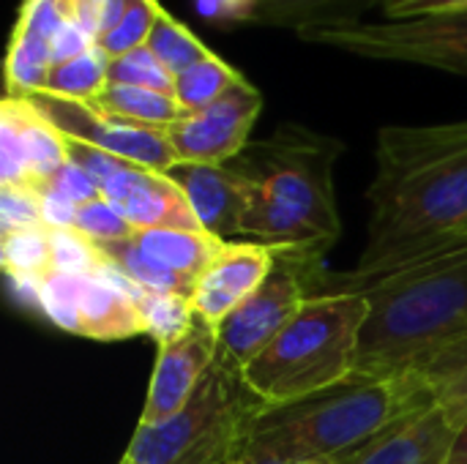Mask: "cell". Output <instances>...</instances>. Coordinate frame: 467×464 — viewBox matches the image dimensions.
Here are the masks:
<instances>
[{"mask_svg":"<svg viewBox=\"0 0 467 464\" xmlns=\"http://www.w3.org/2000/svg\"><path fill=\"white\" fill-rule=\"evenodd\" d=\"M320 293L369 298L356 377L408 372L467 336V227L375 268H323L312 284Z\"/></svg>","mask_w":467,"mask_h":464,"instance_id":"cell-1","label":"cell"},{"mask_svg":"<svg viewBox=\"0 0 467 464\" xmlns=\"http://www.w3.org/2000/svg\"><path fill=\"white\" fill-rule=\"evenodd\" d=\"M367 197L369 230L356 268L391 263L467 227V120L380 129Z\"/></svg>","mask_w":467,"mask_h":464,"instance_id":"cell-2","label":"cell"},{"mask_svg":"<svg viewBox=\"0 0 467 464\" xmlns=\"http://www.w3.org/2000/svg\"><path fill=\"white\" fill-rule=\"evenodd\" d=\"M419 372L356 377L285 407H263L241 443L238 462L348 464L402 421L435 407Z\"/></svg>","mask_w":467,"mask_h":464,"instance_id":"cell-3","label":"cell"},{"mask_svg":"<svg viewBox=\"0 0 467 464\" xmlns=\"http://www.w3.org/2000/svg\"><path fill=\"white\" fill-rule=\"evenodd\" d=\"M369 312L361 293L312 295L241 372L244 386L265 407H285L356 380Z\"/></svg>","mask_w":467,"mask_h":464,"instance_id":"cell-4","label":"cell"},{"mask_svg":"<svg viewBox=\"0 0 467 464\" xmlns=\"http://www.w3.org/2000/svg\"><path fill=\"white\" fill-rule=\"evenodd\" d=\"M342 150L345 145L328 134L282 123L268 139L249 142L227 167L331 249L342 232L334 194V164Z\"/></svg>","mask_w":467,"mask_h":464,"instance_id":"cell-5","label":"cell"},{"mask_svg":"<svg viewBox=\"0 0 467 464\" xmlns=\"http://www.w3.org/2000/svg\"><path fill=\"white\" fill-rule=\"evenodd\" d=\"M265 405L241 372L216 361L192 402L161 424H137L126 459L137 464H235L252 418Z\"/></svg>","mask_w":467,"mask_h":464,"instance_id":"cell-6","label":"cell"},{"mask_svg":"<svg viewBox=\"0 0 467 464\" xmlns=\"http://www.w3.org/2000/svg\"><path fill=\"white\" fill-rule=\"evenodd\" d=\"M306 44L383 63H413L467 74V11H446L413 19L339 22L304 30Z\"/></svg>","mask_w":467,"mask_h":464,"instance_id":"cell-7","label":"cell"},{"mask_svg":"<svg viewBox=\"0 0 467 464\" xmlns=\"http://www.w3.org/2000/svg\"><path fill=\"white\" fill-rule=\"evenodd\" d=\"M323 268V254L276 252L271 276L216 328L219 361L244 372L312 298L315 276Z\"/></svg>","mask_w":467,"mask_h":464,"instance_id":"cell-8","label":"cell"},{"mask_svg":"<svg viewBox=\"0 0 467 464\" xmlns=\"http://www.w3.org/2000/svg\"><path fill=\"white\" fill-rule=\"evenodd\" d=\"M22 98H27L38 109V115L68 139L93 145L156 172H167L172 164H178V153L164 129L137 126L101 112L90 101H74L47 90H36Z\"/></svg>","mask_w":467,"mask_h":464,"instance_id":"cell-9","label":"cell"},{"mask_svg":"<svg viewBox=\"0 0 467 464\" xmlns=\"http://www.w3.org/2000/svg\"><path fill=\"white\" fill-rule=\"evenodd\" d=\"M263 112V93L241 77L222 98L205 109L186 112L167 129L178 161L189 164H230L246 145Z\"/></svg>","mask_w":467,"mask_h":464,"instance_id":"cell-10","label":"cell"},{"mask_svg":"<svg viewBox=\"0 0 467 464\" xmlns=\"http://www.w3.org/2000/svg\"><path fill=\"white\" fill-rule=\"evenodd\" d=\"M219 361V331L197 317L181 339L159 347L140 424H161L178 416Z\"/></svg>","mask_w":467,"mask_h":464,"instance_id":"cell-11","label":"cell"},{"mask_svg":"<svg viewBox=\"0 0 467 464\" xmlns=\"http://www.w3.org/2000/svg\"><path fill=\"white\" fill-rule=\"evenodd\" d=\"M274 265L276 249L252 241H224L194 284V314L219 328L252 293H257V287L271 276Z\"/></svg>","mask_w":467,"mask_h":464,"instance_id":"cell-12","label":"cell"},{"mask_svg":"<svg viewBox=\"0 0 467 464\" xmlns=\"http://www.w3.org/2000/svg\"><path fill=\"white\" fill-rule=\"evenodd\" d=\"M0 183L33 186L66 164L63 134L27 98L5 96L0 107Z\"/></svg>","mask_w":467,"mask_h":464,"instance_id":"cell-13","label":"cell"},{"mask_svg":"<svg viewBox=\"0 0 467 464\" xmlns=\"http://www.w3.org/2000/svg\"><path fill=\"white\" fill-rule=\"evenodd\" d=\"M101 197L109 200L137 232L140 230H200L202 232L183 189L167 172L129 164L101 189Z\"/></svg>","mask_w":467,"mask_h":464,"instance_id":"cell-14","label":"cell"},{"mask_svg":"<svg viewBox=\"0 0 467 464\" xmlns=\"http://www.w3.org/2000/svg\"><path fill=\"white\" fill-rule=\"evenodd\" d=\"M66 14L60 0H22L11 30L5 55V96L22 98L44 90L49 68L55 66L52 44Z\"/></svg>","mask_w":467,"mask_h":464,"instance_id":"cell-15","label":"cell"},{"mask_svg":"<svg viewBox=\"0 0 467 464\" xmlns=\"http://www.w3.org/2000/svg\"><path fill=\"white\" fill-rule=\"evenodd\" d=\"M167 175L183 189L202 232L219 241L241 238V219L249 200L246 180L227 164H189L178 161Z\"/></svg>","mask_w":467,"mask_h":464,"instance_id":"cell-16","label":"cell"},{"mask_svg":"<svg viewBox=\"0 0 467 464\" xmlns=\"http://www.w3.org/2000/svg\"><path fill=\"white\" fill-rule=\"evenodd\" d=\"M140 293L142 290L109 265L99 276H79L74 334L96 342H120L145 334L137 306Z\"/></svg>","mask_w":467,"mask_h":464,"instance_id":"cell-17","label":"cell"},{"mask_svg":"<svg viewBox=\"0 0 467 464\" xmlns=\"http://www.w3.org/2000/svg\"><path fill=\"white\" fill-rule=\"evenodd\" d=\"M457 429L446 407L435 405L394 427L348 464H446Z\"/></svg>","mask_w":467,"mask_h":464,"instance_id":"cell-18","label":"cell"},{"mask_svg":"<svg viewBox=\"0 0 467 464\" xmlns=\"http://www.w3.org/2000/svg\"><path fill=\"white\" fill-rule=\"evenodd\" d=\"M386 0H249V25L290 27L298 36L312 27L356 22L367 8Z\"/></svg>","mask_w":467,"mask_h":464,"instance_id":"cell-19","label":"cell"},{"mask_svg":"<svg viewBox=\"0 0 467 464\" xmlns=\"http://www.w3.org/2000/svg\"><path fill=\"white\" fill-rule=\"evenodd\" d=\"M134 241L156 265L192 284H197L200 273L224 243L200 230H140Z\"/></svg>","mask_w":467,"mask_h":464,"instance_id":"cell-20","label":"cell"},{"mask_svg":"<svg viewBox=\"0 0 467 464\" xmlns=\"http://www.w3.org/2000/svg\"><path fill=\"white\" fill-rule=\"evenodd\" d=\"M90 104L112 118H120L137 126L164 129V131L186 115L181 101L170 93L134 88V85H118V82H107V88Z\"/></svg>","mask_w":467,"mask_h":464,"instance_id":"cell-21","label":"cell"},{"mask_svg":"<svg viewBox=\"0 0 467 464\" xmlns=\"http://www.w3.org/2000/svg\"><path fill=\"white\" fill-rule=\"evenodd\" d=\"M413 372L430 386L435 402L462 427L467 421V336L424 358Z\"/></svg>","mask_w":467,"mask_h":464,"instance_id":"cell-22","label":"cell"},{"mask_svg":"<svg viewBox=\"0 0 467 464\" xmlns=\"http://www.w3.org/2000/svg\"><path fill=\"white\" fill-rule=\"evenodd\" d=\"M109 82V57L93 46L85 55L60 60L49 68L47 93L63 96V98H74V101H93Z\"/></svg>","mask_w":467,"mask_h":464,"instance_id":"cell-23","label":"cell"},{"mask_svg":"<svg viewBox=\"0 0 467 464\" xmlns=\"http://www.w3.org/2000/svg\"><path fill=\"white\" fill-rule=\"evenodd\" d=\"M241 77L244 74L238 68H233L216 52H211L208 57H202L200 63L189 66L175 77V98L186 112H197L222 98Z\"/></svg>","mask_w":467,"mask_h":464,"instance_id":"cell-24","label":"cell"},{"mask_svg":"<svg viewBox=\"0 0 467 464\" xmlns=\"http://www.w3.org/2000/svg\"><path fill=\"white\" fill-rule=\"evenodd\" d=\"M137 306L142 314V325L145 334L150 339H156L159 347L181 339L183 334H189V328L197 323L194 306L189 295H178V293H140L137 295Z\"/></svg>","mask_w":467,"mask_h":464,"instance_id":"cell-25","label":"cell"},{"mask_svg":"<svg viewBox=\"0 0 467 464\" xmlns=\"http://www.w3.org/2000/svg\"><path fill=\"white\" fill-rule=\"evenodd\" d=\"M145 46L156 55V60L172 77H178L181 71H186L189 66L200 63L202 57H208L213 52L183 22H178L167 8L161 11V16H159V22H156V27H153Z\"/></svg>","mask_w":467,"mask_h":464,"instance_id":"cell-26","label":"cell"},{"mask_svg":"<svg viewBox=\"0 0 467 464\" xmlns=\"http://www.w3.org/2000/svg\"><path fill=\"white\" fill-rule=\"evenodd\" d=\"M0 252H3L5 276L41 279L47 271H52V230L30 227V230L3 232Z\"/></svg>","mask_w":467,"mask_h":464,"instance_id":"cell-27","label":"cell"},{"mask_svg":"<svg viewBox=\"0 0 467 464\" xmlns=\"http://www.w3.org/2000/svg\"><path fill=\"white\" fill-rule=\"evenodd\" d=\"M164 5L159 0H131L120 22L99 41V49L107 57H120L148 44Z\"/></svg>","mask_w":467,"mask_h":464,"instance_id":"cell-28","label":"cell"},{"mask_svg":"<svg viewBox=\"0 0 467 464\" xmlns=\"http://www.w3.org/2000/svg\"><path fill=\"white\" fill-rule=\"evenodd\" d=\"M109 82L175 96V77L156 60V55L148 46H140L120 57H109Z\"/></svg>","mask_w":467,"mask_h":464,"instance_id":"cell-29","label":"cell"},{"mask_svg":"<svg viewBox=\"0 0 467 464\" xmlns=\"http://www.w3.org/2000/svg\"><path fill=\"white\" fill-rule=\"evenodd\" d=\"M52 268L71 276H99L107 263L96 243L77 230H52Z\"/></svg>","mask_w":467,"mask_h":464,"instance_id":"cell-30","label":"cell"},{"mask_svg":"<svg viewBox=\"0 0 467 464\" xmlns=\"http://www.w3.org/2000/svg\"><path fill=\"white\" fill-rule=\"evenodd\" d=\"M71 230L82 232L85 238L96 241V243H107V241H126L131 238L137 230L126 222V216L104 197H96L90 202L77 205L74 213V224Z\"/></svg>","mask_w":467,"mask_h":464,"instance_id":"cell-31","label":"cell"},{"mask_svg":"<svg viewBox=\"0 0 467 464\" xmlns=\"http://www.w3.org/2000/svg\"><path fill=\"white\" fill-rule=\"evenodd\" d=\"M131 0H60L66 22L82 27L96 44L120 22Z\"/></svg>","mask_w":467,"mask_h":464,"instance_id":"cell-32","label":"cell"},{"mask_svg":"<svg viewBox=\"0 0 467 464\" xmlns=\"http://www.w3.org/2000/svg\"><path fill=\"white\" fill-rule=\"evenodd\" d=\"M0 227L3 232L47 227L41 216V200L30 186L0 183Z\"/></svg>","mask_w":467,"mask_h":464,"instance_id":"cell-33","label":"cell"},{"mask_svg":"<svg viewBox=\"0 0 467 464\" xmlns=\"http://www.w3.org/2000/svg\"><path fill=\"white\" fill-rule=\"evenodd\" d=\"M30 189H36L38 194H52V197H60L71 205H82V202H90L96 197H101V189L93 183V178L79 170L77 164H71L66 159V164H60L52 175L41 178L38 183H33Z\"/></svg>","mask_w":467,"mask_h":464,"instance_id":"cell-34","label":"cell"},{"mask_svg":"<svg viewBox=\"0 0 467 464\" xmlns=\"http://www.w3.org/2000/svg\"><path fill=\"white\" fill-rule=\"evenodd\" d=\"M63 145H66V159L71 164H77L79 170H85L99 189H104L118 172H123L131 164L126 159H118V156H112L107 150H99L93 145H85V142H77V139H68V137H63Z\"/></svg>","mask_w":467,"mask_h":464,"instance_id":"cell-35","label":"cell"},{"mask_svg":"<svg viewBox=\"0 0 467 464\" xmlns=\"http://www.w3.org/2000/svg\"><path fill=\"white\" fill-rule=\"evenodd\" d=\"M446 11H467V0H386L383 14L386 19H413Z\"/></svg>","mask_w":467,"mask_h":464,"instance_id":"cell-36","label":"cell"},{"mask_svg":"<svg viewBox=\"0 0 467 464\" xmlns=\"http://www.w3.org/2000/svg\"><path fill=\"white\" fill-rule=\"evenodd\" d=\"M446 464H467V421L457 429V435H454V443L449 449Z\"/></svg>","mask_w":467,"mask_h":464,"instance_id":"cell-37","label":"cell"},{"mask_svg":"<svg viewBox=\"0 0 467 464\" xmlns=\"http://www.w3.org/2000/svg\"><path fill=\"white\" fill-rule=\"evenodd\" d=\"M235 464H323V462H285V459H271V462H235Z\"/></svg>","mask_w":467,"mask_h":464,"instance_id":"cell-38","label":"cell"},{"mask_svg":"<svg viewBox=\"0 0 467 464\" xmlns=\"http://www.w3.org/2000/svg\"><path fill=\"white\" fill-rule=\"evenodd\" d=\"M118 464H137V462H131V459H126V457H123V459H120Z\"/></svg>","mask_w":467,"mask_h":464,"instance_id":"cell-39","label":"cell"}]
</instances>
